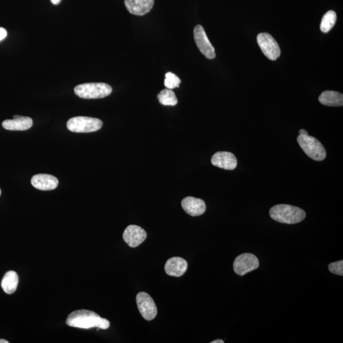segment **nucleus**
<instances>
[{
	"label": "nucleus",
	"instance_id": "27",
	"mask_svg": "<svg viewBox=\"0 0 343 343\" xmlns=\"http://www.w3.org/2000/svg\"><path fill=\"white\" fill-rule=\"evenodd\" d=\"M0 343H9V342L7 340L0 339Z\"/></svg>",
	"mask_w": 343,
	"mask_h": 343
},
{
	"label": "nucleus",
	"instance_id": "16",
	"mask_svg": "<svg viewBox=\"0 0 343 343\" xmlns=\"http://www.w3.org/2000/svg\"><path fill=\"white\" fill-rule=\"evenodd\" d=\"M33 124V120L30 117L15 115L13 120H5L2 126L6 130L24 131L30 129Z\"/></svg>",
	"mask_w": 343,
	"mask_h": 343
},
{
	"label": "nucleus",
	"instance_id": "20",
	"mask_svg": "<svg viewBox=\"0 0 343 343\" xmlns=\"http://www.w3.org/2000/svg\"><path fill=\"white\" fill-rule=\"evenodd\" d=\"M337 16L334 11H330L323 16L320 24V30L323 33H328L336 23Z\"/></svg>",
	"mask_w": 343,
	"mask_h": 343
},
{
	"label": "nucleus",
	"instance_id": "24",
	"mask_svg": "<svg viewBox=\"0 0 343 343\" xmlns=\"http://www.w3.org/2000/svg\"><path fill=\"white\" fill-rule=\"evenodd\" d=\"M299 135H308L307 131L304 129H301L300 130H299Z\"/></svg>",
	"mask_w": 343,
	"mask_h": 343
},
{
	"label": "nucleus",
	"instance_id": "4",
	"mask_svg": "<svg viewBox=\"0 0 343 343\" xmlns=\"http://www.w3.org/2000/svg\"><path fill=\"white\" fill-rule=\"evenodd\" d=\"M298 144L306 155L315 161L325 160L327 153L324 147L315 138L309 135H299L297 138Z\"/></svg>",
	"mask_w": 343,
	"mask_h": 343
},
{
	"label": "nucleus",
	"instance_id": "26",
	"mask_svg": "<svg viewBox=\"0 0 343 343\" xmlns=\"http://www.w3.org/2000/svg\"><path fill=\"white\" fill-rule=\"evenodd\" d=\"M225 341H224L223 340L221 339H218V340H213V341L211 342V343H224Z\"/></svg>",
	"mask_w": 343,
	"mask_h": 343
},
{
	"label": "nucleus",
	"instance_id": "14",
	"mask_svg": "<svg viewBox=\"0 0 343 343\" xmlns=\"http://www.w3.org/2000/svg\"><path fill=\"white\" fill-rule=\"evenodd\" d=\"M31 184L39 190L50 191L57 188L59 181L55 177L49 174L35 175L31 179Z\"/></svg>",
	"mask_w": 343,
	"mask_h": 343
},
{
	"label": "nucleus",
	"instance_id": "3",
	"mask_svg": "<svg viewBox=\"0 0 343 343\" xmlns=\"http://www.w3.org/2000/svg\"><path fill=\"white\" fill-rule=\"evenodd\" d=\"M74 91L77 96L83 99H101L109 96L112 88L104 83H89L78 85Z\"/></svg>",
	"mask_w": 343,
	"mask_h": 343
},
{
	"label": "nucleus",
	"instance_id": "1",
	"mask_svg": "<svg viewBox=\"0 0 343 343\" xmlns=\"http://www.w3.org/2000/svg\"><path fill=\"white\" fill-rule=\"evenodd\" d=\"M66 323L70 327L85 329L97 327L105 330L110 326V322L106 318L100 317L94 311L87 310H77L70 313L67 318Z\"/></svg>",
	"mask_w": 343,
	"mask_h": 343
},
{
	"label": "nucleus",
	"instance_id": "18",
	"mask_svg": "<svg viewBox=\"0 0 343 343\" xmlns=\"http://www.w3.org/2000/svg\"><path fill=\"white\" fill-rule=\"evenodd\" d=\"M19 277L18 273L14 271H9L5 275L2 281V288L5 293L12 294L15 293L18 288Z\"/></svg>",
	"mask_w": 343,
	"mask_h": 343
},
{
	"label": "nucleus",
	"instance_id": "17",
	"mask_svg": "<svg viewBox=\"0 0 343 343\" xmlns=\"http://www.w3.org/2000/svg\"><path fill=\"white\" fill-rule=\"evenodd\" d=\"M318 101L323 105L327 106H342L343 105V95L340 92L326 91L323 92L318 97Z\"/></svg>",
	"mask_w": 343,
	"mask_h": 343
},
{
	"label": "nucleus",
	"instance_id": "7",
	"mask_svg": "<svg viewBox=\"0 0 343 343\" xmlns=\"http://www.w3.org/2000/svg\"><path fill=\"white\" fill-rule=\"evenodd\" d=\"M259 261L255 255L250 253L240 254L233 262V269L240 276H244L250 271L258 268Z\"/></svg>",
	"mask_w": 343,
	"mask_h": 343
},
{
	"label": "nucleus",
	"instance_id": "22",
	"mask_svg": "<svg viewBox=\"0 0 343 343\" xmlns=\"http://www.w3.org/2000/svg\"><path fill=\"white\" fill-rule=\"evenodd\" d=\"M328 270L332 273L337 275V276H343V261L332 262L328 265Z\"/></svg>",
	"mask_w": 343,
	"mask_h": 343
},
{
	"label": "nucleus",
	"instance_id": "9",
	"mask_svg": "<svg viewBox=\"0 0 343 343\" xmlns=\"http://www.w3.org/2000/svg\"><path fill=\"white\" fill-rule=\"evenodd\" d=\"M139 311L145 320L148 321L155 319L157 315V305L149 294L141 292L136 296Z\"/></svg>",
	"mask_w": 343,
	"mask_h": 343
},
{
	"label": "nucleus",
	"instance_id": "12",
	"mask_svg": "<svg viewBox=\"0 0 343 343\" xmlns=\"http://www.w3.org/2000/svg\"><path fill=\"white\" fill-rule=\"evenodd\" d=\"M181 205L184 211L193 217L202 215L206 211L205 201L194 197H186L182 199Z\"/></svg>",
	"mask_w": 343,
	"mask_h": 343
},
{
	"label": "nucleus",
	"instance_id": "8",
	"mask_svg": "<svg viewBox=\"0 0 343 343\" xmlns=\"http://www.w3.org/2000/svg\"><path fill=\"white\" fill-rule=\"evenodd\" d=\"M194 40L197 47L207 59H213L216 57L215 48L209 41L202 26L197 25L194 28Z\"/></svg>",
	"mask_w": 343,
	"mask_h": 343
},
{
	"label": "nucleus",
	"instance_id": "23",
	"mask_svg": "<svg viewBox=\"0 0 343 343\" xmlns=\"http://www.w3.org/2000/svg\"><path fill=\"white\" fill-rule=\"evenodd\" d=\"M7 31L6 29L0 28V41L4 40L7 37Z\"/></svg>",
	"mask_w": 343,
	"mask_h": 343
},
{
	"label": "nucleus",
	"instance_id": "2",
	"mask_svg": "<svg viewBox=\"0 0 343 343\" xmlns=\"http://www.w3.org/2000/svg\"><path fill=\"white\" fill-rule=\"evenodd\" d=\"M269 215L277 222L294 225L301 222L306 218L305 212L298 207L280 204L271 208Z\"/></svg>",
	"mask_w": 343,
	"mask_h": 343
},
{
	"label": "nucleus",
	"instance_id": "25",
	"mask_svg": "<svg viewBox=\"0 0 343 343\" xmlns=\"http://www.w3.org/2000/svg\"><path fill=\"white\" fill-rule=\"evenodd\" d=\"M50 1L53 5H58L60 3L61 0H50Z\"/></svg>",
	"mask_w": 343,
	"mask_h": 343
},
{
	"label": "nucleus",
	"instance_id": "5",
	"mask_svg": "<svg viewBox=\"0 0 343 343\" xmlns=\"http://www.w3.org/2000/svg\"><path fill=\"white\" fill-rule=\"evenodd\" d=\"M103 125V121L99 119L87 116H77L70 119L67 122L68 130L77 133L96 132L101 129Z\"/></svg>",
	"mask_w": 343,
	"mask_h": 343
},
{
	"label": "nucleus",
	"instance_id": "11",
	"mask_svg": "<svg viewBox=\"0 0 343 343\" xmlns=\"http://www.w3.org/2000/svg\"><path fill=\"white\" fill-rule=\"evenodd\" d=\"M212 164L225 170H232L237 166V160L232 153L219 152L213 156Z\"/></svg>",
	"mask_w": 343,
	"mask_h": 343
},
{
	"label": "nucleus",
	"instance_id": "19",
	"mask_svg": "<svg viewBox=\"0 0 343 343\" xmlns=\"http://www.w3.org/2000/svg\"><path fill=\"white\" fill-rule=\"evenodd\" d=\"M160 103L164 106H174L178 103L176 94L171 89H164L158 95Z\"/></svg>",
	"mask_w": 343,
	"mask_h": 343
},
{
	"label": "nucleus",
	"instance_id": "10",
	"mask_svg": "<svg viewBox=\"0 0 343 343\" xmlns=\"http://www.w3.org/2000/svg\"><path fill=\"white\" fill-rule=\"evenodd\" d=\"M147 233L144 229L137 225H130L126 228L123 234L124 241L128 246L135 248L147 239Z\"/></svg>",
	"mask_w": 343,
	"mask_h": 343
},
{
	"label": "nucleus",
	"instance_id": "6",
	"mask_svg": "<svg viewBox=\"0 0 343 343\" xmlns=\"http://www.w3.org/2000/svg\"><path fill=\"white\" fill-rule=\"evenodd\" d=\"M257 41L262 53L267 59L276 60L281 56V51L278 43L269 33H259L257 35Z\"/></svg>",
	"mask_w": 343,
	"mask_h": 343
},
{
	"label": "nucleus",
	"instance_id": "13",
	"mask_svg": "<svg viewBox=\"0 0 343 343\" xmlns=\"http://www.w3.org/2000/svg\"><path fill=\"white\" fill-rule=\"evenodd\" d=\"M127 11L135 16L149 13L154 6L155 0H124Z\"/></svg>",
	"mask_w": 343,
	"mask_h": 343
},
{
	"label": "nucleus",
	"instance_id": "28",
	"mask_svg": "<svg viewBox=\"0 0 343 343\" xmlns=\"http://www.w3.org/2000/svg\"><path fill=\"white\" fill-rule=\"evenodd\" d=\"M1 194H2V191H1V189H0V195H1Z\"/></svg>",
	"mask_w": 343,
	"mask_h": 343
},
{
	"label": "nucleus",
	"instance_id": "15",
	"mask_svg": "<svg viewBox=\"0 0 343 343\" xmlns=\"http://www.w3.org/2000/svg\"><path fill=\"white\" fill-rule=\"evenodd\" d=\"M187 269L188 262L179 257H172L168 260L165 265V271L169 276L181 277L186 273Z\"/></svg>",
	"mask_w": 343,
	"mask_h": 343
},
{
	"label": "nucleus",
	"instance_id": "21",
	"mask_svg": "<svg viewBox=\"0 0 343 343\" xmlns=\"http://www.w3.org/2000/svg\"><path fill=\"white\" fill-rule=\"evenodd\" d=\"M181 80L177 75L172 72H168L165 74L164 85L168 89L178 88L181 84Z\"/></svg>",
	"mask_w": 343,
	"mask_h": 343
}]
</instances>
